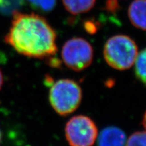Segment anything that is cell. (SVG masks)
Returning a JSON list of instances; mask_svg holds the SVG:
<instances>
[{
	"mask_svg": "<svg viewBox=\"0 0 146 146\" xmlns=\"http://www.w3.org/2000/svg\"><path fill=\"white\" fill-rule=\"evenodd\" d=\"M103 54L110 66L118 70H125L131 68L135 62L138 47L130 36L116 35L106 42Z\"/></svg>",
	"mask_w": 146,
	"mask_h": 146,
	"instance_id": "2",
	"label": "cell"
},
{
	"mask_svg": "<svg viewBox=\"0 0 146 146\" xmlns=\"http://www.w3.org/2000/svg\"><path fill=\"white\" fill-rule=\"evenodd\" d=\"M64 8L73 15L86 13L94 8L96 0H62Z\"/></svg>",
	"mask_w": 146,
	"mask_h": 146,
	"instance_id": "8",
	"label": "cell"
},
{
	"mask_svg": "<svg viewBox=\"0 0 146 146\" xmlns=\"http://www.w3.org/2000/svg\"><path fill=\"white\" fill-rule=\"evenodd\" d=\"M128 16L135 27L146 31V0H133L128 9Z\"/></svg>",
	"mask_w": 146,
	"mask_h": 146,
	"instance_id": "7",
	"label": "cell"
},
{
	"mask_svg": "<svg viewBox=\"0 0 146 146\" xmlns=\"http://www.w3.org/2000/svg\"><path fill=\"white\" fill-rule=\"evenodd\" d=\"M5 42L29 58H52L57 53L56 33L45 18L35 13L13 12Z\"/></svg>",
	"mask_w": 146,
	"mask_h": 146,
	"instance_id": "1",
	"label": "cell"
},
{
	"mask_svg": "<svg viewBox=\"0 0 146 146\" xmlns=\"http://www.w3.org/2000/svg\"><path fill=\"white\" fill-rule=\"evenodd\" d=\"M23 1L33 10L43 12H51L56 5V0H23Z\"/></svg>",
	"mask_w": 146,
	"mask_h": 146,
	"instance_id": "10",
	"label": "cell"
},
{
	"mask_svg": "<svg viewBox=\"0 0 146 146\" xmlns=\"http://www.w3.org/2000/svg\"><path fill=\"white\" fill-rule=\"evenodd\" d=\"M61 56L68 68L79 72L90 66L94 60V49L83 38L73 37L64 44Z\"/></svg>",
	"mask_w": 146,
	"mask_h": 146,
	"instance_id": "4",
	"label": "cell"
},
{
	"mask_svg": "<svg viewBox=\"0 0 146 146\" xmlns=\"http://www.w3.org/2000/svg\"><path fill=\"white\" fill-rule=\"evenodd\" d=\"M3 74L1 70H0V90H1V87L3 86Z\"/></svg>",
	"mask_w": 146,
	"mask_h": 146,
	"instance_id": "13",
	"label": "cell"
},
{
	"mask_svg": "<svg viewBox=\"0 0 146 146\" xmlns=\"http://www.w3.org/2000/svg\"><path fill=\"white\" fill-rule=\"evenodd\" d=\"M125 146H146V131H137L127 140Z\"/></svg>",
	"mask_w": 146,
	"mask_h": 146,
	"instance_id": "11",
	"label": "cell"
},
{
	"mask_svg": "<svg viewBox=\"0 0 146 146\" xmlns=\"http://www.w3.org/2000/svg\"><path fill=\"white\" fill-rule=\"evenodd\" d=\"M142 124H143V127L145 128V129L146 130V111H145V114H144V115H143V120H142Z\"/></svg>",
	"mask_w": 146,
	"mask_h": 146,
	"instance_id": "14",
	"label": "cell"
},
{
	"mask_svg": "<svg viewBox=\"0 0 146 146\" xmlns=\"http://www.w3.org/2000/svg\"><path fill=\"white\" fill-rule=\"evenodd\" d=\"M49 100L55 112L60 116H66L74 112L81 104L82 89L74 80L60 79L51 87Z\"/></svg>",
	"mask_w": 146,
	"mask_h": 146,
	"instance_id": "3",
	"label": "cell"
},
{
	"mask_svg": "<svg viewBox=\"0 0 146 146\" xmlns=\"http://www.w3.org/2000/svg\"><path fill=\"white\" fill-rule=\"evenodd\" d=\"M98 134L94 120L84 115L73 116L65 127V137L70 146H93Z\"/></svg>",
	"mask_w": 146,
	"mask_h": 146,
	"instance_id": "5",
	"label": "cell"
},
{
	"mask_svg": "<svg viewBox=\"0 0 146 146\" xmlns=\"http://www.w3.org/2000/svg\"><path fill=\"white\" fill-rule=\"evenodd\" d=\"M126 133L117 127L110 126L102 129L98 139V146H125Z\"/></svg>",
	"mask_w": 146,
	"mask_h": 146,
	"instance_id": "6",
	"label": "cell"
},
{
	"mask_svg": "<svg viewBox=\"0 0 146 146\" xmlns=\"http://www.w3.org/2000/svg\"><path fill=\"white\" fill-rule=\"evenodd\" d=\"M1 138H2V134H1V129H0V143H1Z\"/></svg>",
	"mask_w": 146,
	"mask_h": 146,
	"instance_id": "15",
	"label": "cell"
},
{
	"mask_svg": "<svg viewBox=\"0 0 146 146\" xmlns=\"http://www.w3.org/2000/svg\"><path fill=\"white\" fill-rule=\"evenodd\" d=\"M118 1L119 0H107L106 7L108 10L112 12H115L118 8Z\"/></svg>",
	"mask_w": 146,
	"mask_h": 146,
	"instance_id": "12",
	"label": "cell"
},
{
	"mask_svg": "<svg viewBox=\"0 0 146 146\" xmlns=\"http://www.w3.org/2000/svg\"><path fill=\"white\" fill-rule=\"evenodd\" d=\"M5 0H0V5H2L3 3H4Z\"/></svg>",
	"mask_w": 146,
	"mask_h": 146,
	"instance_id": "16",
	"label": "cell"
},
{
	"mask_svg": "<svg viewBox=\"0 0 146 146\" xmlns=\"http://www.w3.org/2000/svg\"><path fill=\"white\" fill-rule=\"evenodd\" d=\"M135 65L136 77L146 85V48L137 54Z\"/></svg>",
	"mask_w": 146,
	"mask_h": 146,
	"instance_id": "9",
	"label": "cell"
}]
</instances>
